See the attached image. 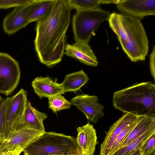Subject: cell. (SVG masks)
<instances>
[{
    "label": "cell",
    "mask_w": 155,
    "mask_h": 155,
    "mask_svg": "<svg viewBox=\"0 0 155 155\" xmlns=\"http://www.w3.org/2000/svg\"><path fill=\"white\" fill-rule=\"evenodd\" d=\"M149 66L151 74L155 80V47L153 46L149 57Z\"/></svg>",
    "instance_id": "4316f807"
},
{
    "label": "cell",
    "mask_w": 155,
    "mask_h": 155,
    "mask_svg": "<svg viewBox=\"0 0 155 155\" xmlns=\"http://www.w3.org/2000/svg\"><path fill=\"white\" fill-rule=\"evenodd\" d=\"M130 155H141L140 148L136 150Z\"/></svg>",
    "instance_id": "f546056e"
},
{
    "label": "cell",
    "mask_w": 155,
    "mask_h": 155,
    "mask_svg": "<svg viewBox=\"0 0 155 155\" xmlns=\"http://www.w3.org/2000/svg\"><path fill=\"white\" fill-rule=\"evenodd\" d=\"M114 107L124 113L155 116V85L151 81L136 83L115 91Z\"/></svg>",
    "instance_id": "3957f363"
},
{
    "label": "cell",
    "mask_w": 155,
    "mask_h": 155,
    "mask_svg": "<svg viewBox=\"0 0 155 155\" xmlns=\"http://www.w3.org/2000/svg\"><path fill=\"white\" fill-rule=\"evenodd\" d=\"M17 151H8L7 152H3L0 153V155H14L15 153Z\"/></svg>",
    "instance_id": "f1b7e54d"
},
{
    "label": "cell",
    "mask_w": 155,
    "mask_h": 155,
    "mask_svg": "<svg viewBox=\"0 0 155 155\" xmlns=\"http://www.w3.org/2000/svg\"><path fill=\"white\" fill-rule=\"evenodd\" d=\"M43 133L25 127L10 132L5 140L0 141V153L23 151V149Z\"/></svg>",
    "instance_id": "ba28073f"
},
{
    "label": "cell",
    "mask_w": 155,
    "mask_h": 155,
    "mask_svg": "<svg viewBox=\"0 0 155 155\" xmlns=\"http://www.w3.org/2000/svg\"><path fill=\"white\" fill-rule=\"evenodd\" d=\"M64 54L89 66L95 67L98 64L97 58L87 43L75 42L72 44H66Z\"/></svg>",
    "instance_id": "4fadbf2b"
},
{
    "label": "cell",
    "mask_w": 155,
    "mask_h": 155,
    "mask_svg": "<svg viewBox=\"0 0 155 155\" xmlns=\"http://www.w3.org/2000/svg\"><path fill=\"white\" fill-rule=\"evenodd\" d=\"M67 3L71 9L77 11L95 9L100 8L101 0H66Z\"/></svg>",
    "instance_id": "44dd1931"
},
{
    "label": "cell",
    "mask_w": 155,
    "mask_h": 155,
    "mask_svg": "<svg viewBox=\"0 0 155 155\" xmlns=\"http://www.w3.org/2000/svg\"><path fill=\"white\" fill-rule=\"evenodd\" d=\"M150 155H155V152L153 153H152V154H151Z\"/></svg>",
    "instance_id": "d6a6232c"
},
{
    "label": "cell",
    "mask_w": 155,
    "mask_h": 155,
    "mask_svg": "<svg viewBox=\"0 0 155 155\" xmlns=\"http://www.w3.org/2000/svg\"><path fill=\"white\" fill-rule=\"evenodd\" d=\"M139 116L136 120L128 125L120 133L111 147L108 155H111L117 150L120 145L136 125Z\"/></svg>",
    "instance_id": "603a6c76"
},
{
    "label": "cell",
    "mask_w": 155,
    "mask_h": 155,
    "mask_svg": "<svg viewBox=\"0 0 155 155\" xmlns=\"http://www.w3.org/2000/svg\"><path fill=\"white\" fill-rule=\"evenodd\" d=\"M27 92L23 89L10 97L5 115V125L0 141L5 139L9 133L20 129L27 102Z\"/></svg>",
    "instance_id": "8992f818"
},
{
    "label": "cell",
    "mask_w": 155,
    "mask_h": 155,
    "mask_svg": "<svg viewBox=\"0 0 155 155\" xmlns=\"http://www.w3.org/2000/svg\"><path fill=\"white\" fill-rule=\"evenodd\" d=\"M22 151L24 155L81 154L73 137L54 132L43 133Z\"/></svg>",
    "instance_id": "277c9868"
},
{
    "label": "cell",
    "mask_w": 155,
    "mask_h": 155,
    "mask_svg": "<svg viewBox=\"0 0 155 155\" xmlns=\"http://www.w3.org/2000/svg\"><path fill=\"white\" fill-rule=\"evenodd\" d=\"M154 126L155 116H139L136 125L120 145L118 149L134 141Z\"/></svg>",
    "instance_id": "e0dca14e"
},
{
    "label": "cell",
    "mask_w": 155,
    "mask_h": 155,
    "mask_svg": "<svg viewBox=\"0 0 155 155\" xmlns=\"http://www.w3.org/2000/svg\"><path fill=\"white\" fill-rule=\"evenodd\" d=\"M31 85L35 93L40 99L65 93L61 84L48 76L37 77L32 81Z\"/></svg>",
    "instance_id": "9a60e30c"
},
{
    "label": "cell",
    "mask_w": 155,
    "mask_h": 155,
    "mask_svg": "<svg viewBox=\"0 0 155 155\" xmlns=\"http://www.w3.org/2000/svg\"><path fill=\"white\" fill-rule=\"evenodd\" d=\"M110 13L100 8L77 11L72 18V29L75 42L88 43L100 24L108 21Z\"/></svg>",
    "instance_id": "5b68a950"
},
{
    "label": "cell",
    "mask_w": 155,
    "mask_h": 155,
    "mask_svg": "<svg viewBox=\"0 0 155 155\" xmlns=\"http://www.w3.org/2000/svg\"><path fill=\"white\" fill-rule=\"evenodd\" d=\"M48 107L54 113L69 108L71 105L70 101L62 94H57L48 98Z\"/></svg>",
    "instance_id": "7402d4cb"
},
{
    "label": "cell",
    "mask_w": 155,
    "mask_h": 155,
    "mask_svg": "<svg viewBox=\"0 0 155 155\" xmlns=\"http://www.w3.org/2000/svg\"><path fill=\"white\" fill-rule=\"evenodd\" d=\"M71 10L66 0H56L49 14L37 21L35 49L40 62L47 67L60 63L64 54Z\"/></svg>",
    "instance_id": "6da1fadb"
},
{
    "label": "cell",
    "mask_w": 155,
    "mask_h": 155,
    "mask_svg": "<svg viewBox=\"0 0 155 155\" xmlns=\"http://www.w3.org/2000/svg\"><path fill=\"white\" fill-rule=\"evenodd\" d=\"M81 155V154H72V155Z\"/></svg>",
    "instance_id": "836d02e7"
},
{
    "label": "cell",
    "mask_w": 155,
    "mask_h": 155,
    "mask_svg": "<svg viewBox=\"0 0 155 155\" xmlns=\"http://www.w3.org/2000/svg\"><path fill=\"white\" fill-rule=\"evenodd\" d=\"M10 98V97H8L4 99L3 102L0 107V140L5 130V113Z\"/></svg>",
    "instance_id": "484cf974"
},
{
    "label": "cell",
    "mask_w": 155,
    "mask_h": 155,
    "mask_svg": "<svg viewBox=\"0 0 155 155\" xmlns=\"http://www.w3.org/2000/svg\"><path fill=\"white\" fill-rule=\"evenodd\" d=\"M140 148L141 155H150L155 152V133L152 135Z\"/></svg>",
    "instance_id": "cb8c5ba5"
},
{
    "label": "cell",
    "mask_w": 155,
    "mask_h": 155,
    "mask_svg": "<svg viewBox=\"0 0 155 155\" xmlns=\"http://www.w3.org/2000/svg\"><path fill=\"white\" fill-rule=\"evenodd\" d=\"M30 3L15 8L5 18L3 26L6 33L9 35L13 34L30 23L27 14Z\"/></svg>",
    "instance_id": "5bb4252c"
},
{
    "label": "cell",
    "mask_w": 155,
    "mask_h": 155,
    "mask_svg": "<svg viewBox=\"0 0 155 155\" xmlns=\"http://www.w3.org/2000/svg\"><path fill=\"white\" fill-rule=\"evenodd\" d=\"M22 152V151H17L14 154V155H19L20 153Z\"/></svg>",
    "instance_id": "1f68e13d"
},
{
    "label": "cell",
    "mask_w": 155,
    "mask_h": 155,
    "mask_svg": "<svg viewBox=\"0 0 155 155\" xmlns=\"http://www.w3.org/2000/svg\"><path fill=\"white\" fill-rule=\"evenodd\" d=\"M4 100V99L2 98L0 95V107L3 102Z\"/></svg>",
    "instance_id": "4dcf8cb0"
},
{
    "label": "cell",
    "mask_w": 155,
    "mask_h": 155,
    "mask_svg": "<svg viewBox=\"0 0 155 155\" xmlns=\"http://www.w3.org/2000/svg\"><path fill=\"white\" fill-rule=\"evenodd\" d=\"M33 0H0V8L7 9L27 5Z\"/></svg>",
    "instance_id": "d4e9b609"
},
{
    "label": "cell",
    "mask_w": 155,
    "mask_h": 155,
    "mask_svg": "<svg viewBox=\"0 0 155 155\" xmlns=\"http://www.w3.org/2000/svg\"><path fill=\"white\" fill-rule=\"evenodd\" d=\"M75 141L81 155H94L98 143L96 132L89 123L77 128Z\"/></svg>",
    "instance_id": "7c38bea8"
},
{
    "label": "cell",
    "mask_w": 155,
    "mask_h": 155,
    "mask_svg": "<svg viewBox=\"0 0 155 155\" xmlns=\"http://www.w3.org/2000/svg\"><path fill=\"white\" fill-rule=\"evenodd\" d=\"M116 7L122 14L140 20L155 15V0H121Z\"/></svg>",
    "instance_id": "30bf717a"
},
{
    "label": "cell",
    "mask_w": 155,
    "mask_h": 155,
    "mask_svg": "<svg viewBox=\"0 0 155 155\" xmlns=\"http://www.w3.org/2000/svg\"><path fill=\"white\" fill-rule=\"evenodd\" d=\"M56 0H33L30 4L27 17L30 22L38 21L51 12Z\"/></svg>",
    "instance_id": "ac0fdd59"
},
{
    "label": "cell",
    "mask_w": 155,
    "mask_h": 155,
    "mask_svg": "<svg viewBox=\"0 0 155 155\" xmlns=\"http://www.w3.org/2000/svg\"><path fill=\"white\" fill-rule=\"evenodd\" d=\"M47 117L45 113L34 108L31 102L28 101L20 129L25 127L44 133L45 131L43 121Z\"/></svg>",
    "instance_id": "2e32d148"
},
{
    "label": "cell",
    "mask_w": 155,
    "mask_h": 155,
    "mask_svg": "<svg viewBox=\"0 0 155 155\" xmlns=\"http://www.w3.org/2000/svg\"><path fill=\"white\" fill-rule=\"evenodd\" d=\"M99 101L96 95L81 94L72 98L70 102L71 105L82 112L88 120L96 123L104 116V107Z\"/></svg>",
    "instance_id": "9c48e42d"
},
{
    "label": "cell",
    "mask_w": 155,
    "mask_h": 155,
    "mask_svg": "<svg viewBox=\"0 0 155 155\" xmlns=\"http://www.w3.org/2000/svg\"><path fill=\"white\" fill-rule=\"evenodd\" d=\"M20 75L18 62L8 54L0 52V93L11 94L18 86Z\"/></svg>",
    "instance_id": "52a82bcc"
},
{
    "label": "cell",
    "mask_w": 155,
    "mask_h": 155,
    "mask_svg": "<svg viewBox=\"0 0 155 155\" xmlns=\"http://www.w3.org/2000/svg\"><path fill=\"white\" fill-rule=\"evenodd\" d=\"M108 21L130 60L133 62L144 61L149 51V41L140 20L114 12L110 14Z\"/></svg>",
    "instance_id": "7a4b0ae2"
},
{
    "label": "cell",
    "mask_w": 155,
    "mask_h": 155,
    "mask_svg": "<svg viewBox=\"0 0 155 155\" xmlns=\"http://www.w3.org/2000/svg\"><path fill=\"white\" fill-rule=\"evenodd\" d=\"M155 133V126L148 130L140 137L122 147L111 155H130L136 150L140 148L148 138Z\"/></svg>",
    "instance_id": "ffe728a7"
},
{
    "label": "cell",
    "mask_w": 155,
    "mask_h": 155,
    "mask_svg": "<svg viewBox=\"0 0 155 155\" xmlns=\"http://www.w3.org/2000/svg\"><path fill=\"white\" fill-rule=\"evenodd\" d=\"M89 79L83 70L68 74L61 83L64 91L76 92L86 84Z\"/></svg>",
    "instance_id": "d6986e66"
},
{
    "label": "cell",
    "mask_w": 155,
    "mask_h": 155,
    "mask_svg": "<svg viewBox=\"0 0 155 155\" xmlns=\"http://www.w3.org/2000/svg\"><path fill=\"white\" fill-rule=\"evenodd\" d=\"M139 116L125 113L110 127L100 146V155H108L115 140L123 130L129 124L135 121Z\"/></svg>",
    "instance_id": "8fae6325"
},
{
    "label": "cell",
    "mask_w": 155,
    "mask_h": 155,
    "mask_svg": "<svg viewBox=\"0 0 155 155\" xmlns=\"http://www.w3.org/2000/svg\"><path fill=\"white\" fill-rule=\"evenodd\" d=\"M120 0H101V4H110L113 3L116 4H117L120 2Z\"/></svg>",
    "instance_id": "83f0119b"
}]
</instances>
